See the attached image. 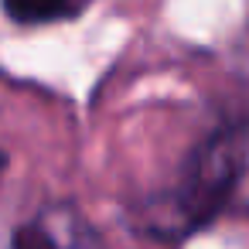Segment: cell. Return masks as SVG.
Wrapping results in <instances>:
<instances>
[{
  "mask_svg": "<svg viewBox=\"0 0 249 249\" xmlns=\"http://www.w3.org/2000/svg\"><path fill=\"white\" fill-rule=\"evenodd\" d=\"M249 212V126L229 123L215 130L184 164V174L167 201V232H184L215 222L218 215Z\"/></svg>",
  "mask_w": 249,
  "mask_h": 249,
  "instance_id": "obj_1",
  "label": "cell"
},
{
  "mask_svg": "<svg viewBox=\"0 0 249 249\" xmlns=\"http://www.w3.org/2000/svg\"><path fill=\"white\" fill-rule=\"evenodd\" d=\"M0 249H106L89 218L69 201H41L0 225Z\"/></svg>",
  "mask_w": 249,
  "mask_h": 249,
  "instance_id": "obj_2",
  "label": "cell"
},
{
  "mask_svg": "<svg viewBox=\"0 0 249 249\" xmlns=\"http://www.w3.org/2000/svg\"><path fill=\"white\" fill-rule=\"evenodd\" d=\"M75 0H4V11L18 24H48L72 11Z\"/></svg>",
  "mask_w": 249,
  "mask_h": 249,
  "instance_id": "obj_3",
  "label": "cell"
}]
</instances>
